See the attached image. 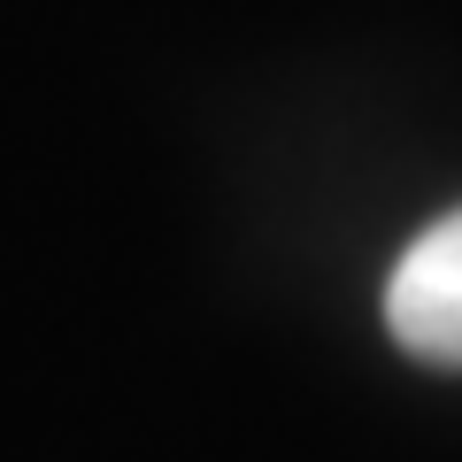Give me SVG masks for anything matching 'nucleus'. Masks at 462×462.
Wrapping results in <instances>:
<instances>
[{"mask_svg":"<svg viewBox=\"0 0 462 462\" xmlns=\"http://www.w3.org/2000/svg\"><path fill=\"white\" fill-rule=\"evenodd\" d=\"M385 331L431 370H462V208L424 224L385 278Z\"/></svg>","mask_w":462,"mask_h":462,"instance_id":"f257e3e1","label":"nucleus"}]
</instances>
